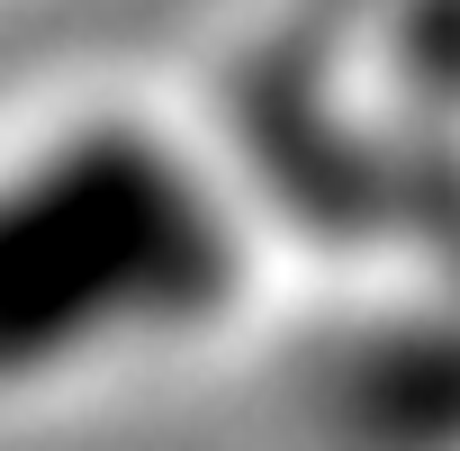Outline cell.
Wrapping results in <instances>:
<instances>
[{"label": "cell", "instance_id": "cell-1", "mask_svg": "<svg viewBox=\"0 0 460 451\" xmlns=\"http://www.w3.org/2000/svg\"><path fill=\"white\" fill-rule=\"evenodd\" d=\"M208 271L199 199L145 145H82L0 190V370H46L82 334L181 316Z\"/></svg>", "mask_w": 460, "mask_h": 451}]
</instances>
